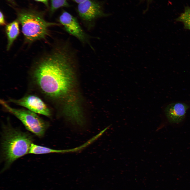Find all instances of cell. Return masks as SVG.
I'll return each mask as SVG.
<instances>
[{"label": "cell", "instance_id": "cell-8", "mask_svg": "<svg viewBox=\"0 0 190 190\" xmlns=\"http://www.w3.org/2000/svg\"><path fill=\"white\" fill-rule=\"evenodd\" d=\"M190 108V103L181 102H174L166 106L164 110V112L169 122L178 124L184 120L187 111Z\"/></svg>", "mask_w": 190, "mask_h": 190}, {"label": "cell", "instance_id": "cell-13", "mask_svg": "<svg viewBox=\"0 0 190 190\" xmlns=\"http://www.w3.org/2000/svg\"><path fill=\"white\" fill-rule=\"evenodd\" d=\"M35 1L40 2L44 4L47 7H48L49 0H34Z\"/></svg>", "mask_w": 190, "mask_h": 190}, {"label": "cell", "instance_id": "cell-3", "mask_svg": "<svg viewBox=\"0 0 190 190\" xmlns=\"http://www.w3.org/2000/svg\"><path fill=\"white\" fill-rule=\"evenodd\" d=\"M17 20L21 25L25 41L30 43L45 39L49 35V27L60 25L46 21L42 12L32 9L17 11Z\"/></svg>", "mask_w": 190, "mask_h": 190}, {"label": "cell", "instance_id": "cell-9", "mask_svg": "<svg viewBox=\"0 0 190 190\" xmlns=\"http://www.w3.org/2000/svg\"><path fill=\"white\" fill-rule=\"evenodd\" d=\"M19 22L17 20L7 24L5 28L7 39V49L8 50L20 34Z\"/></svg>", "mask_w": 190, "mask_h": 190}, {"label": "cell", "instance_id": "cell-11", "mask_svg": "<svg viewBox=\"0 0 190 190\" xmlns=\"http://www.w3.org/2000/svg\"><path fill=\"white\" fill-rule=\"evenodd\" d=\"M69 6L67 0H51L50 11L53 13L60 7Z\"/></svg>", "mask_w": 190, "mask_h": 190}, {"label": "cell", "instance_id": "cell-14", "mask_svg": "<svg viewBox=\"0 0 190 190\" xmlns=\"http://www.w3.org/2000/svg\"><path fill=\"white\" fill-rule=\"evenodd\" d=\"M75 2L79 4L86 0H72Z\"/></svg>", "mask_w": 190, "mask_h": 190}, {"label": "cell", "instance_id": "cell-7", "mask_svg": "<svg viewBox=\"0 0 190 190\" xmlns=\"http://www.w3.org/2000/svg\"><path fill=\"white\" fill-rule=\"evenodd\" d=\"M8 102L25 107L36 113L48 117L51 115L48 106L40 98L34 95H27L18 99H10Z\"/></svg>", "mask_w": 190, "mask_h": 190}, {"label": "cell", "instance_id": "cell-1", "mask_svg": "<svg viewBox=\"0 0 190 190\" xmlns=\"http://www.w3.org/2000/svg\"><path fill=\"white\" fill-rule=\"evenodd\" d=\"M77 61L70 42L65 41L57 44L33 65L31 74L34 84L49 99L64 98L73 86Z\"/></svg>", "mask_w": 190, "mask_h": 190}, {"label": "cell", "instance_id": "cell-5", "mask_svg": "<svg viewBox=\"0 0 190 190\" xmlns=\"http://www.w3.org/2000/svg\"><path fill=\"white\" fill-rule=\"evenodd\" d=\"M78 4V15L88 30L94 27L97 19L108 16L104 12L101 3L97 1L86 0Z\"/></svg>", "mask_w": 190, "mask_h": 190}, {"label": "cell", "instance_id": "cell-4", "mask_svg": "<svg viewBox=\"0 0 190 190\" xmlns=\"http://www.w3.org/2000/svg\"><path fill=\"white\" fill-rule=\"evenodd\" d=\"M0 103L7 112L19 119L28 130L39 137L44 135L49 126V123L36 113L28 110L12 108L3 99H1Z\"/></svg>", "mask_w": 190, "mask_h": 190}, {"label": "cell", "instance_id": "cell-10", "mask_svg": "<svg viewBox=\"0 0 190 190\" xmlns=\"http://www.w3.org/2000/svg\"><path fill=\"white\" fill-rule=\"evenodd\" d=\"M177 20L183 23L185 29L190 30V8H186L184 12L178 17Z\"/></svg>", "mask_w": 190, "mask_h": 190}, {"label": "cell", "instance_id": "cell-6", "mask_svg": "<svg viewBox=\"0 0 190 190\" xmlns=\"http://www.w3.org/2000/svg\"><path fill=\"white\" fill-rule=\"evenodd\" d=\"M59 21L66 32L74 36L83 44H87L94 49L90 43V36L82 28L76 17L64 11L60 16Z\"/></svg>", "mask_w": 190, "mask_h": 190}, {"label": "cell", "instance_id": "cell-2", "mask_svg": "<svg viewBox=\"0 0 190 190\" xmlns=\"http://www.w3.org/2000/svg\"><path fill=\"white\" fill-rule=\"evenodd\" d=\"M1 143V155L4 166L3 172L15 160L28 153L33 140L32 135L8 126H4Z\"/></svg>", "mask_w": 190, "mask_h": 190}, {"label": "cell", "instance_id": "cell-12", "mask_svg": "<svg viewBox=\"0 0 190 190\" xmlns=\"http://www.w3.org/2000/svg\"><path fill=\"white\" fill-rule=\"evenodd\" d=\"M0 24L1 26L6 25V22L4 17L3 13L0 11Z\"/></svg>", "mask_w": 190, "mask_h": 190}]
</instances>
